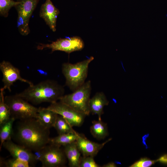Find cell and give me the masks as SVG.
<instances>
[{
	"mask_svg": "<svg viewBox=\"0 0 167 167\" xmlns=\"http://www.w3.org/2000/svg\"><path fill=\"white\" fill-rule=\"evenodd\" d=\"M49 129L43 126L36 118L20 120L12 137L18 144L32 151L42 148L49 144Z\"/></svg>",
	"mask_w": 167,
	"mask_h": 167,
	"instance_id": "6da1fadb",
	"label": "cell"
},
{
	"mask_svg": "<svg viewBox=\"0 0 167 167\" xmlns=\"http://www.w3.org/2000/svg\"><path fill=\"white\" fill-rule=\"evenodd\" d=\"M64 87L57 81L47 79L29 86L18 96L29 102L38 105L44 102L54 103L64 95Z\"/></svg>",
	"mask_w": 167,
	"mask_h": 167,
	"instance_id": "7a4b0ae2",
	"label": "cell"
},
{
	"mask_svg": "<svg viewBox=\"0 0 167 167\" xmlns=\"http://www.w3.org/2000/svg\"><path fill=\"white\" fill-rule=\"evenodd\" d=\"M94 59L91 56L76 63L66 62L62 64V72L65 78V85L73 92L85 82L89 65Z\"/></svg>",
	"mask_w": 167,
	"mask_h": 167,
	"instance_id": "3957f363",
	"label": "cell"
},
{
	"mask_svg": "<svg viewBox=\"0 0 167 167\" xmlns=\"http://www.w3.org/2000/svg\"><path fill=\"white\" fill-rule=\"evenodd\" d=\"M90 80L85 82L71 93L64 95L59 101L86 116L90 113L89 101L91 91Z\"/></svg>",
	"mask_w": 167,
	"mask_h": 167,
	"instance_id": "277c9868",
	"label": "cell"
},
{
	"mask_svg": "<svg viewBox=\"0 0 167 167\" xmlns=\"http://www.w3.org/2000/svg\"><path fill=\"white\" fill-rule=\"evenodd\" d=\"M5 101L10 109L11 117L15 120L37 118L38 108L17 94L5 96Z\"/></svg>",
	"mask_w": 167,
	"mask_h": 167,
	"instance_id": "5b68a950",
	"label": "cell"
},
{
	"mask_svg": "<svg viewBox=\"0 0 167 167\" xmlns=\"http://www.w3.org/2000/svg\"><path fill=\"white\" fill-rule=\"evenodd\" d=\"M40 0H18L19 2L15 6L17 13V27L23 36L30 32L29 22Z\"/></svg>",
	"mask_w": 167,
	"mask_h": 167,
	"instance_id": "8992f818",
	"label": "cell"
},
{
	"mask_svg": "<svg viewBox=\"0 0 167 167\" xmlns=\"http://www.w3.org/2000/svg\"><path fill=\"white\" fill-rule=\"evenodd\" d=\"M84 46L83 41L79 37L74 36L60 38L50 44H39L37 46L38 50L45 49H51L52 52L56 51L64 52L68 54L82 50Z\"/></svg>",
	"mask_w": 167,
	"mask_h": 167,
	"instance_id": "52a82bcc",
	"label": "cell"
},
{
	"mask_svg": "<svg viewBox=\"0 0 167 167\" xmlns=\"http://www.w3.org/2000/svg\"><path fill=\"white\" fill-rule=\"evenodd\" d=\"M48 144L43 148V155L41 161L43 167H59L65 166L67 159L63 150Z\"/></svg>",
	"mask_w": 167,
	"mask_h": 167,
	"instance_id": "ba28073f",
	"label": "cell"
},
{
	"mask_svg": "<svg viewBox=\"0 0 167 167\" xmlns=\"http://www.w3.org/2000/svg\"><path fill=\"white\" fill-rule=\"evenodd\" d=\"M47 108L63 117L72 127L81 126L86 116L60 101L51 103Z\"/></svg>",
	"mask_w": 167,
	"mask_h": 167,
	"instance_id": "9c48e42d",
	"label": "cell"
},
{
	"mask_svg": "<svg viewBox=\"0 0 167 167\" xmlns=\"http://www.w3.org/2000/svg\"><path fill=\"white\" fill-rule=\"evenodd\" d=\"M0 70L2 74L3 88L5 90L7 89L11 92V86L18 80L27 83L29 85L33 84L31 82L23 78L19 70L8 61L4 60L1 62L0 63Z\"/></svg>",
	"mask_w": 167,
	"mask_h": 167,
	"instance_id": "30bf717a",
	"label": "cell"
},
{
	"mask_svg": "<svg viewBox=\"0 0 167 167\" xmlns=\"http://www.w3.org/2000/svg\"><path fill=\"white\" fill-rule=\"evenodd\" d=\"M2 146L8 151L13 157L26 161L31 166H34L37 163L31 150L14 143L11 139L5 141Z\"/></svg>",
	"mask_w": 167,
	"mask_h": 167,
	"instance_id": "8fae6325",
	"label": "cell"
},
{
	"mask_svg": "<svg viewBox=\"0 0 167 167\" xmlns=\"http://www.w3.org/2000/svg\"><path fill=\"white\" fill-rule=\"evenodd\" d=\"M60 11L51 0H45L40 8L39 16L42 18L50 29L53 32L56 30L57 19Z\"/></svg>",
	"mask_w": 167,
	"mask_h": 167,
	"instance_id": "7c38bea8",
	"label": "cell"
},
{
	"mask_svg": "<svg viewBox=\"0 0 167 167\" xmlns=\"http://www.w3.org/2000/svg\"><path fill=\"white\" fill-rule=\"evenodd\" d=\"M111 139L110 138L103 143H99L92 141L88 139L84 136L79 134L75 142L83 156H90L94 157Z\"/></svg>",
	"mask_w": 167,
	"mask_h": 167,
	"instance_id": "4fadbf2b",
	"label": "cell"
},
{
	"mask_svg": "<svg viewBox=\"0 0 167 167\" xmlns=\"http://www.w3.org/2000/svg\"><path fill=\"white\" fill-rule=\"evenodd\" d=\"M109 101L103 92H96L90 99L89 108L90 113L98 116V120H101V116L104 113V108L108 105Z\"/></svg>",
	"mask_w": 167,
	"mask_h": 167,
	"instance_id": "5bb4252c",
	"label": "cell"
},
{
	"mask_svg": "<svg viewBox=\"0 0 167 167\" xmlns=\"http://www.w3.org/2000/svg\"><path fill=\"white\" fill-rule=\"evenodd\" d=\"M63 147V151L71 167H79L81 152L75 141Z\"/></svg>",
	"mask_w": 167,
	"mask_h": 167,
	"instance_id": "9a60e30c",
	"label": "cell"
},
{
	"mask_svg": "<svg viewBox=\"0 0 167 167\" xmlns=\"http://www.w3.org/2000/svg\"><path fill=\"white\" fill-rule=\"evenodd\" d=\"M58 115L57 113L47 108L40 107L36 119L43 126L50 129L54 127Z\"/></svg>",
	"mask_w": 167,
	"mask_h": 167,
	"instance_id": "2e32d148",
	"label": "cell"
},
{
	"mask_svg": "<svg viewBox=\"0 0 167 167\" xmlns=\"http://www.w3.org/2000/svg\"><path fill=\"white\" fill-rule=\"evenodd\" d=\"M90 131L92 136L98 140L105 139L109 135L107 124L101 120L92 121Z\"/></svg>",
	"mask_w": 167,
	"mask_h": 167,
	"instance_id": "e0dca14e",
	"label": "cell"
},
{
	"mask_svg": "<svg viewBox=\"0 0 167 167\" xmlns=\"http://www.w3.org/2000/svg\"><path fill=\"white\" fill-rule=\"evenodd\" d=\"M79 134L76 132L58 135L56 137L50 138L49 144L59 147L63 146L76 141Z\"/></svg>",
	"mask_w": 167,
	"mask_h": 167,
	"instance_id": "ac0fdd59",
	"label": "cell"
},
{
	"mask_svg": "<svg viewBox=\"0 0 167 167\" xmlns=\"http://www.w3.org/2000/svg\"><path fill=\"white\" fill-rule=\"evenodd\" d=\"M15 120V118L11 117L6 122L0 125V149L5 141L11 139L13 132V125Z\"/></svg>",
	"mask_w": 167,
	"mask_h": 167,
	"instance_id": "d6986e66",
	"label": "cell"
},
{
	"mask_svg": "<svg viewBox=\"0 0 167 167\" xmlns=\"http://www.w3.org/2000/svg\"><path fill=\"white\" fill-rule=\"evenodd\" d=\"M54 127L58 135L76 132L66 119L58 114Z\"/></svg>",
	"mask_w": 167,
	"mask_h": 167,
	"instance_id": "ffe728a7",
	"label": "cell"
},
{
	"mask_svg": "<svg viewBox=\"0 0 167 167\" xmlns=\"http://www.w3.org/2000/svg\"><path fill=\"white\" fill-rule=\"evenodd\" d=\"M4 90L3 87L0 89V125L6 122L11 117L10 109L5 101Z\"/></svg>",
	"mask_w": 167,
	"mask_h": 167,
	"instance_id": "44dd1931",
	"label": "cell"
},
{
	"mask_svg": "<svg viewBox=\"0 0 167 167\" xmlns=\"http://www.w3.org/2000/svg\"><path fill=\"white\" fill-rule=\"evenodd\" d=\"M0 166L6 167H29L30 165L28 162L20 159L15 158L7 160L0 157Z\"/></svg>",
	"mask_w": 167,
	"mask_h": 167,
	"instance_id": "7402d4cb",
	"label": "cell"
},
{
	"mask_svg": "<svg viewBox=\"0 0 167 167\" xmlns=\"http://www.w3.org/2000/svg\"><path fill=\"white\" fill-rule=\"evenodd\" d=\"M19 2V1L14 0H0V15L7 17L10 10Z\"/></svg>",
	"mask_w": 167,
	"mask_h": 167,
	"instance_id": "603a6c76",
	"label": "cell"
},
{
	"mask_svg": "<svg viewBox=\"0 0 167 167\" xmlns=\"http://www.w3.org/2000/svg\"><path fill=\"white\" fill-rule=\"evenodd\" d=\"M95 161L94 157L83 156L80 159L79 167H100Z\"/></svg>",
	"mask_w": 167,
	"mask_h": 167,
	"instance_id": "cb8c5ba5",
	"label": "cell"
},
{
	"mask_svg": "<svg viewBox=\"0 0 167 167\" xmlns=\"http://www.w3.org/2000/svg\"><path fill=\"white\" fill-rule=\"evenodd\" d=\"M157 160H152L150 159L144 157L141 158L136 161L130 167H149L157 162Z\"/></svg>",
	"mask_w": 167,
	"mask_h": 167,
	"instance_id": "d4e9b609",
	"label": "cell"
},
{
	"mask_svg": "<svg viewBox=\"0 0 167 167\" xmlns=\"http://www.w3.org/2000/svg\"><path fill=\"white\" fill-rule=\"evenodd\" d=\"M43 148L32 151L34 157L37 162L38 161L41 162L42 160L43 155Z\"/></svg>",
	"mask_w": 167,
	"mask_h": 167,
	"instance_id": "484cf974",
	"label": "cell"
},
{
	"mask_svg": "<svg viewBox=\"0 0 167 167\" xmlns=\"http://www.w3.org/2000/svg\"><path fill=\"white\" fill-rule=\"evenodd\" d=\"M156 160L157 162L159 161L164 164L167 165V154H164Z\"/></svg>",
	"mask_w": 167,
	"mask_h": 167,
	"instance_id": "4316f807",
	"label": "cell"
},
{
	"mask_svg": "<svg viewBox=\"0 0 167 167\" xmlns=\"http://www.w3.org/2000/svg\"><path fill=\"white\" fill-rule=\"evenodd\" d=\"M102 167H116L115 163L113 162L108 163L102 165Z\"/></svg>",
	"mask_w": 167,
	"mask_h": 167,
	"instance_id": "83f0119b",
	"label": "cell"
},
{
	"mask_svg": "<svg viewBox=\"0 0 167 167\" xmlns=\"http://www.w3.org/2000/svg\"><path fill=\"white\" fill-rule=\"evenodd\" d=\"M15 0V1H18V0Z\"/></svg>",
	"mask_w": 167,
	"mask_h": 167,
	"instance_id": "f1b7e54d",
	"label": "cell"
}]
</instances>
